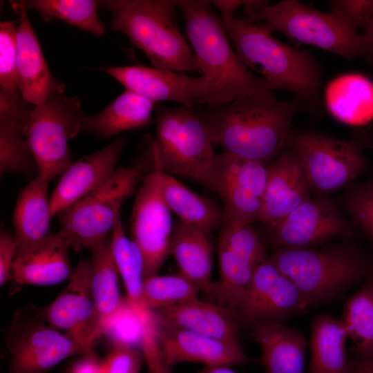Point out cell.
I'll return each instance as SVG.
<instances>
[{
  "label": "cell",
  "mask_w": 373,
  "mask_h": 373,
  "mask_svg": "<svg viewBox=\"0 0 373 373\" xmlns=\"http://www.w3.org/2000/svg\"><path fill=\"white\" fill-rule=\"evenodd\" d=\"M17 254L14 233L1 229L0 234V285L12 279L13 265Z\"/></svg>",
  "instance_id": "obj_45"
},
{
  "label": "cell",
  "mask_w": 373,
  "mask_h": 373,
  "mask_svg": "<svg viewBox=\"0 0 373 373\" xmlns=\"http://www.w3.org/2000/svg\"><path fill=\"white\" fill-rule=\"evenodd\" d=\"M147 311L134 308L124 297L119 309L104 324L102 334L111 340L113 345L140 346Z\"/></svg>",
  "instance_id": "obj_39"
},
{
  "label": "cell",
  "mask_w": 373,
  "mask_h": 373,
  "mask_svg": "<svg viewBox=\"0 0 373 373\" xmlns=\"http://www.w3.org/2000/svg\"><path fill=\"white\" fill-rule=\"evenodd\" d=\"M152 312L161 324L240 345L238 327L232 314L212 302L197 298Z\"/></svg>",
  "instance_id": "obj_24"
},
{
  "label": "cell",
  "mask_w": 373,
  "mask_h": 373,
  "mask_svg": "<svg viewBox=\"0 0 373 373\" xmlns=\"http://www.w3.org/2000/svg\"><path fill=\"white\" fill-rule=\"evenodd\" d=\"M140 347L149 373H173L160 343L156 317L151 310L145 316Z\"/></svg>",
  "instance_id": "obj_42"
},
{
  "label": "cell",
  "mask_w": 373,
  "mask_h": 373,
  "mask_svg": "<svg viewBox=\"0 0 373 373\" xmlns=\"http://www.w3.org/2000/svg\"><path fill=\"white\" fill-rule=\"evenodd\" d=\"M341 203L373 245V177L350 187L343 195Z\"/></svg>",
  "instance_id": "obj_40"
},
{
  "label": "cell",
  "mask_w": 373,
  "mask_h": 373,
  "mask_svg": "<svg viewBox=\"0 0 373 373\" xmlns=\"http://www.w3.org/2000/svg\"><path fill=\"white\" fill-rule=\"evenodd\" d=\"M69 249L57 232L50 234L36 246L16 255L11 280L20 285L49 286L70 278L73 270Z\"/></svg>",
  "instance_id": "obj_23"
},
{
  "label": "cell",
  "mask_w": 373,
  "mask_h": 373,
  "mask_svg": "<svg viewBox=\"0 0 373 373\" xmlns=\"http://www.w3.org/2000/svg\"><path fill=\"white\" fill-rule=\"evenodd\" d=\"M100 362L97 354L83 356L70 366L68 373H101Z\"/></svg>",
  "instance_id": "obj_46"
},
{
  "label": "cell",
  "mask_w": 373,
  "mask_h": 373,
  "mask_svg": "<svg viewBox=\"0 0 373 373\" xmlns=\"http://www.w3.org/2000/svg\"><path fill=\"white\" fill-rule=\"evenodd\" d=\"M305 103L238 99L195 112L212 144L238 157L264 164L285 146L295 113Z\"/></svg>",
  "instance_id": "obj_1"
},
{
  "label": "cell",
  "mask_w": 373,
  "mask_h": 373,
  "mask_svg": "<svg viewBox=\"0 0 373 373\" xmlns=\"http://www.w3.org/2000/svg\"><path fill=\"white\" fill-rule=\"evenodd\" d=\"M111 28L124 33L154 68L201 73L196 57L174 23V0H108Z\"/></svg>",
  "instance_id": "obj_5"
},
{
  "label": "cell",
  "mask_w": 373,
  "mask_h": 373,
  "mask_svg": "<svg viewBox=\"0 0 373 373\" xmlns=\"http://www.w3.org/2000/svg\"><path fill=\"white\" fill-rule=\"evenodd\" d=\"M248 329L260 347L265 373H305L307 341L300 330L271 322L258 323Z\"/></svg>",
  "instance_id": "obj_25"
},
{
  "label": "cell",
  "mask_w": 373,
  "mask_h": 373,
  "mask_svg": "<svg viewBox=\"0 0 373 373\" xmlns=\"http://www.w3.org/2000/svg\"><path fill=\"white\" fill-rule=\"evenodd\" d=\"M347 338L341 320L328 314L313 318L307 373H352L345 351Z\"/></svg>",
  "instance_id": "obj_31"
},
{
  "label": "cell",
  "mask_w": 373,
  "mask_h": 373,
  "mask_svg": "<svg viewBox=\"0 0 373 373\" xmlns=\"http://www.w3.org/2000/svg\"><path fill=\"white\" fill-rule=\"evenodd\" d=\"M125 89L152 102H175L191 108L195 104L211 106L214 90L203 75L199 77L173 70L135 65L104 69Z\"/></svg>",
  "instance_id": "obj_17"
},
{
  "label": "cell",
  "mask_w": 373,
  "mask_h": 373,
  "mask_svg": "<svg viewBox=\"0 0 373 373\" xmlns=\"http://www.w3.org/2000/svg\"><path fill=\"white\" fill-rule=\"evenodd\" d=\"M90 250V289L102 334L104 324L119 309L124 298L120 294L119 275L112 254L111 236Z\"/></svg>",
  "instance_id": "obj_32"
},
{
  "label": "cell",
  "mask_w": 373,
  "mask_h": 373,
  "mask_svg": "<svg viewBox=\"0 0 373 373\" xmlns=\"http://www.w3.org/2000/svg\"><path fill=\"white\" fill-rule=\"evenodd\" d=\"M144 362L142 352L124 344L113 345L100 362L101 373H139Z\"/></svg>",
  "instance_id": "obj_43"
},
{
  "label": "cell",
  "mask_w": 373,
  "mask_h": 373,
  "mask_svg": "<svg viewBox=\"0 0 373 373\" xmlns=\"http://www.w3.org/2000/svg\"><path fill=\"white\" fill-rule=\"evenodd\" d=\"M287 146L298 157L312 191L320 194L348 186L367 169L362 145L357 140L291 131Z\"/></svg>",
  "instance_id": "obj_9"
},
{
  "label": "cell",
  "mask_w": 373,
  "mask_h": 373,
  "mask_svg": "<svg viewBox=\"0 0 373 373\" xmlns=\"http://www.w3.org/2000/svg\"><path fill=\"white\" fill-rule=\"evenodd\" d=\"M144 171L141 158L117 169L99 189L58 215L57 233L70 248L90 249L111 236L123 202L135 192Z\"/></svg>",
  "instance_id": "obj_8"
},
{
  "label": "cell",
  "mask_w": 373,
  "mask_h": 373,
  "mask_svg": "<svg viewBox=\"0 0 373 373\" xmlns=\"http://www.w3.org/2000/svg\"><path fill=\"white\" fill-rule=\"evenodd\" d=\"M325 104L338 121L358 126L373 120V82L359 73H346L330 81L325 88Z\"/></svg>",
  "instance_id": "obj_27"
},
{
  "label": "cell",
  "mask_w": 373,
  "mask_h": 373,
  "mask_svg": "<svg viewBox=\"0 0 373 373\" xmlns=\"http://www.w3.org/2000/svg\"><path fill=\"white\" fill-rule=\"evenodd\" d=\"M171 211L160 193L158 173L144 175L131 216V240L143 260L144 278L157 274L170 251Z\"/></svg>",
  "instance_id": "obj_14"
},
{
  "label": "cell",
  "mask_w": 373,
  "mask_h": 373,
  "mask_svg": "<svg viewBox=\"0 0 373 373\" xmlns=\"http://www.w3.org/2000/svg\"><path fill=\"white\" fill-rule=\"evenodd\" d=\"M356 231L329 199L310 198L260 236L265 245L278 249L312 247L334 238L350 239Z\"/></svg>",
  "instance_id": "obj_12"
},
{
  "label": "cell",
  "mask_w": 373,
  "mask_h": 373,
  "mask_svg": "<svg viewBox=\"0 0 373 373\" xmlns=\"http://www.w3.org/2000/svg\"><path fill=\"white\" fill-rule=\"evenodd\" d=\"M304 312L296 285L267 258L254 268L233 316L238 327L249 329L261 322L285 324L292 316Z\"/></svg>",
  "instance_id": "obj_13"
},
{
  "label": "cell",
  "mask_w": 373,
  "mask_h": 373,
  "mask_svg": "<svg viewBox=\"0 0 373 373\" xmlns=\"http://www.w3.org/2000/svg\"><path fill=\"white\" fill-rule=\"evenodd\" d=\"M157 333L165 357L172 366L184 362H198L204 366L245 365L252 361L241 345L161 324L158 321Z\"/></svg>",
  "instance_id": "obj_21"
},
{
  "label": "cell",
  "mask_w": 373,
  "mask_h": 373,
  "mask_svg": "<svg viewBox=\"0 0 373 373\" xmlns=\"http://www.w3.org/2000/svg\"><path fill=\"white\" fill-rule=\"evenodd\" d=\"M220 21L240 61L260 73L271 90H286L312 108L318 106L321 69L308 51L281 42L256 22L234 17Z\"/></svg>",
  "instance_id": "obj_3"
},
{
  "label": "cell",
  "mask_w": 373,
  "mask_h": 373,
  "mask_svg": "<svg viewBox=\"0 0 373 373\" xmlns=\"http://www.w3.org/2000/svg\"><path fill=\"white\" fill-rule=\"evenodd\" d=\"M157 173L162 198L179 220L201 230L208 236L221 229L226 220L223 208L191 191L172 175Z\"/></svg>",
  "instance_id": "obj_28"
},
{
  "label": "cell",
  "mask_w": 373,
  "mask_h": 373,
  "mask_svg": "<svg viewBox=\"0 0 373 373\" xmlns=\"http://www.w3.org/2000/svg\"><path fill=\"white\" fill-rule=\"evenodd\" d=\"M220 279L204 293L212 302L232 314L238 306L255 267L226 247L218 245Z\"/></svg>",
  "instance_id": "obj_34"
},
{
  "label": "cell",
  "mask_w": 373,
  "mask_h": 373,
  "mask_svg": "<svg viewBox=\"0 0 373 373\" xmlns=\"http://www.w3.org/2000/svg\"><path fill=\"white\" fill-rule=\"evenodd\" d=\"M35 106L20 94L0 90V175L15 173L30 181L39 175L27 136Z\"/></svg>",
  "instance_id": "obj_19"
},
{
  "label": "cell",
  "mask_w": 373,
  "mask_h": 373,
  "mask_svg": "<svg viewBox=\"0 0 373 373\" xmlns=\"http://www.w3.org/2000/svg\"><path fill=\"white\" fill-rule=\"evenodd\" d=\"M155 122V137L141 157L145 169L188 178L209 189L216 154L195 112L183 105H160Z\"/></svg>",
  "instance_id": "obj_6"
},
{
  "label": "cell",
  "mask_w": 373,
  "mask_h": 373,
  "mask_svg": "<svg viewBox=\"0 0 373 373\" xmlns=\"http://www.w3.org/2000/svg\"><path fill=\"white\" fill-rule=\"evenodd\" d=\"M8 373H47L84 350L64 333L36 316L12 325L6 336Z\"/></svg>",
  "instance_id": "obj_15"
},
{
  "label": "cell",
  "mask_w": 373,
  "mask_h": 373,
  "mask_svg": "<svg viewBox=\"0 0 373 373\" xmlns=\"http://www.w3.org/2000/svg\"><path fill=\"white\" fill-rule=\"evenodd\" d=\"M79 97L52 95L31 113L28 142L39 175L48 182L72 164L68 141L83 131L86 117Z\"/></svg>",
  "instance_id": "obj_10"
},
{
  "label": "cell",
  "mask_w": 373,
  "mask_h": 373,
  "mask_svg": "<svg viewBox=\"0 0 373 373\" xmlns=\"http://www.w3.org/2000/svg\"><path fill=\"white\" fill-rule=\"evenodd\" d=\"M48 181L38 175L19 193L12 215L17 254L42 242L50 233Z\"/></svg>",
  "instance_id": "obj_26"
},
{
  "label": "cell",
  "mask_w": 373,
  "mask_h": 373,
  "mask_svg": "<svg viewBox=\"0 0 373 373\" xmlns=\"http://www.w3.org/2000/svg\"><path fill=\"white\" fill-rule=\"evenodd\" d=\"M363 30V35L368 42L370 51L373 55V23L367 24Z\"/></svg>",
  "instance_id": "obj_50"
},
{
  "label": "cell",
  "mask_w": 373,
  "mask_h": 373,
  "mask_svg": "<svg viewBox=\"0 0 373 373\" xmlns=\"http://www.w3.org/2000/svg\"><path fill=\"white\" fill-rule=\"evenodd\" d=\"M245 8V19L256 22L269 32H278L300 43L310 44L346 59L366 55L370 47L359 34L331 12H323L296 0L274 5L253 1Z\"/></svg>",
  "instance_id": "obj_7"
},
{
  "label": "cell",
  "mask_w": 373,
  "mask_h": 373,
  "mask_svg": "<svg viewBox=\"0 0 373 373\" xmlns=\"http://www.w3.org/2000/svg\"><path fill=\"white\" fill-rule=\"evenodd\" d=\"M36 316L75 341L84 356L96 355L95 340L102 335L100 321L89 284L88 260H80L69 278L68 285L58 296Z\"/></svg>",
  "instance_id": "obj_16"
},
{
  "label": "cell",
  "mask_w": 373,
  "mask_h": 373,
  "mask_svg": "<svg viewBox=\"0 0 373 373\" xmlns=\"http://www.w3.org/2000/svg\"><path fill=\"white\" fill-rule=\"evenodd\" d=\"M329 12L357 31L373 23V0H334Z\"/></svg>",
  "instance_id": "obj_44"
},
{
  "label": "cell",
  "mask_w": 373,
  "mask_h": 373,
  "mask_svg": "<svg viewBox=\"0 0 373 373\" xmlns=\"http://www.w3.org/2000/svg\"><path fill=\"white\" fill-rule=\"evenodd\" d=\"M197 373H238L234 371L230 366L227 365H209L204 366L201 370Z\"/></svg>",
  "instance_id": "obj_49"
},
{
  "label": "cell",
  "mask_w": 373,
  "mask_h": 373,
  "mask_svg": "<svg viewBox=\"0 0 373 373\" xmlns=\"http://www.w3.org/2000/svg\"><path fill=\"white\" fill-rule=\"evenodd\" d=\"M126 142L124 137H118L104 149L72 163L50 197L52 218L99 189L113 175Z\"/></svg>",
  "instance_id": "obj_18"
},
{
  "label": "cell",
  "mask_w": 373,
  "mask_h": 373,
  "mask_svg": "<svg viewBox=\"0 0 373 373\" xmlns=\"http://www.w3.org/2000/svg\"><path fill=\"white\" fill-rule=\"evenodd\" d=\"M18 22L0 23V90L12 95L21 94L17 70Z\"/></svg>",
  "instance_id": "obj_41"
},
{
  "label": "cell",
  "mask_w": 373,
  "mask_h": 373,
  "mask_svg": "<svg viewBox=\"0 0 373 373\" xmlns=\"http://www.w3.org/2000/svg\"><path fill=\"white\" fill-rule=\"evenodd\" d=\"M269 258L296 285L305 312L338 298L373 275V260L349 242L278 249Z\"/></svg>",
  "instance_id": "obj_4"
},
{
  "label": "cell",
  "mask_w": 373,
  "mask_h": 373,
  "mask_svg": "<svg viewBox=\"0 0 373 373\" xmlns=\"http://www.w3.org/2000/svg\"><path fill=\"white\" fill-rule=\"evenodd\" d=\"M11 4L19 15L17 37L19 90L23 99L38 106L52 95H62L66 86L50 73L27 17L26 8L20 1H11Z\"/></svg>",
  "instance_id": "obj_20"
},
{
  "label": "cell",
  "mask_w": 373,
  "mask_h": 373,
  "mask_svg": "<svg viewBox=\"0 0 373 373\" xmlns=\"http://www.w3.org/2000/svg\"><path fill=\"white\" fill-rule=\"evenodd\" d=\"M154 102L125 89L101 113L86 115L83 131L102 138L141 128L153 122Z\"/></svg>",
  "instance_id": "obj_30"
},
{
  "label": "cell",
  "mask_w": 373,
  "mask_h": 373,
  "mask_svg": "<svg viewBox=\"0 0 373 373\" xmlns=\"http://www.w3.org/2000/svg\"><path fill=\"white\" fill-rule=\"evenodd\" d=\"M220 230L218 245L229 249L254 267L267 259L265 245L251 224L225 221Z\"/></svg>",
  "instance_id": "obj_38"
},
{
  "label": "cell",
  "mask_w": 373,
  "mask_h": 373,
  "mask_svg": "<svg viewBox=\"0 0 373 373\" xmlns=\"http://www.w3.org/2000/svg\"><path fill=\"white\" fill-rule=\"evenodd\" d=\"M352 373H373V361L360 359L349 356Z\"/></svg>",
  "instance_id": "obj_48"
},
{
  "label": "cell",
  "mask_w": 373,
  "mask_h": 373,
  "mask_svg": "<svg viewBox=\"0 0 373 373\" xmlns=\"http://www.w3.org/2000/svg\"><path fill=\"white\" fill-rule=\"evenodd\" d=\"M267 180L264 164L223 151L216 154L209 189L222 199L225 221H261Z\"/></svg>",
  "instance_id": "obj_11"
},
{
  "label": "cell",
  "mask_w": 373,
  "mask_h": 373,
  "mask_svg": "<svg viewBox=\"0 0 373 373\" xmlns=\"http://www.w3.org/2000/svg\"><path fill=\"white\" fill-rule=\"evenodd\" d=\"M200 290L189 279L178 274H158L144 278L142 303L145 310L171 307L198 298Z\"/></svg>",
  "instance_id": "obj_37"
},
{
  "label": "cell",
  "mask_w": 373,
  "mask_h": 373,
  "mask_svg": "<svg viewBox=\"0 0 373 373\" xmlns=\"http://www.w3.org/2000/svg\"><path fill=\"white\" fill-rule=\"evenodd\" d=\"M19 1L26 9L37 10L46 22L58 19L99 37L104 34V24L98 17L97 3L95 1L28 0Z\"/></svg>",
  "instance_id": "obj_36"
},
{
  "label": "cell",
  "mask_w": 373,
  "mask_h": 373,
  "mask_svg": "<svg viewBox=\"0 0 373 373\" xmlns=\"http://www.w3.org/2000/svg\"><path fill=\"white\" fill-rule=\"evenodd\" d=\"M111 245L119 275L126 289L127 302L135 309L145 310L142 303L144 280L142 257L137 245L126 235L121 215L111 234Z\"/></svg>",
  "instance_id": "obj_35"
},
{
  "label": "cell",
  "mask_w": 373,
  "mask_h": 373,
  "mask_svg": "<svg viewBox=\"0 0 373 373\" xmlns=\"http://www.w3.org/2000/svg\"><path fill=\"white\" fill-rule=\"evenodd\" d=\"M208 237L201 230L178 220L173 227L169 251L179 274L204 292L212 283L213 247Z\"/></svg>",
  "instance_id": "obj_29"
},
{
  "label": "cell",
  "mask_w": 373,
  "mask_h": 373,
  "mask_svg": "<svg viewBox=\"0 0 373 373\" xmlns=\"http://www.w3.org/2000/svg\"><path fill=\"white\" fill-rule=\"evenodd\" d=\"M248 1L216 0L211 1L221 12L222 18L233 17L234 12L240 6H245Z\"/></svg>",
  "instance_id": "obj_47"
},
{
  "label": "cell",
  "mask_w": 373,
  "mask_h": 373,
  "mask_svg": "<svg viewBox=\"0 0 373 373\" xmlns=\"http://www.w3.org/2000/svg\"><path fill=\"white\" fill-rule=\"evenodd\" d=\"M312 191L298 157L289 149L267 167L261 222L276 224L309 200Z\"/></svg>",
  "instance_id": "obj_22"
},
{
  "label": "cell",
  "mask_w": 373,
  "mask_h": 373,
  "mask_svg": "<svg viewBox=\"0 0 373 373\" xmlns=\"http://www.w3.org/2000/svg\"><path fill=\"white\" fill-rule=\"evenodd\" d=\"M341 321L354 343L351 356L373 361V275L350 297Z\"/></svg>",
  "instance_id": "obj_33"
},
{
  "label": "cell",
  "mask_w": 373,
  "mask_h": 373,
  "mask_svg": "<svg viewBox=\"0 0 373 373\" xmlns=\"http://www.w3.org/2000/svg\"><path fill=\"white\" fill-rule=\"evenodd\" d=\"M187 38L201 74L211 84L213 106L243 99L276 100L262 77L249 71L232 48L221 21L207 0H179Z\"/></svg>",
  "instance_id": "obj_2"
}]
</instances>
